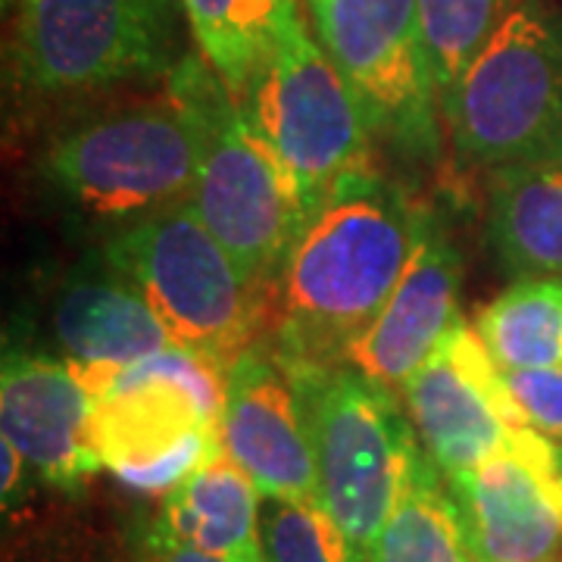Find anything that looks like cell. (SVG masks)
Segmentation results:
<instances>
[{"label": "cell", "instance_id": "cell-1", "mask_svg": "<svg viewBox=\"0 0 562 562\" xmlns=\"http://www.w3.org/2000/svg\"><path fill=\"white\" fill-rule=\"evenodd\" d=\"M419 222L422 213L379 172L344 181L303 225L272 281L279 357L347 362L394 294Z\"/></svg>", "mask_w": 562, "mask_h": 562}, {"label": "cell", "instance_id": "cell-2", "mask_svg": "<svg viewBox=\"0 0 562 562\" xmlns=\"http://www.w3.org/2000/svg\"><path fill=\"white\" fill-rule=\"evenodd\" d=\"M72 369L94 397L91 447L125 487L169 494L225 450V372L201 353L166 347L135 366Z\"/></svg>", "mask_w": 562, "mask_h": 562}, {"label": "cell", "instance_id": "cell-3", "mask_svg": "<svg viewBox=\"0 0 562 562\" xmlns=\"http://www.w3.org/2000/svg\"><path fill=\"white\" fill-rule=\"evenodd\" d=\"M281 362L301 394L316 453V501L366 553L425 457L416 428L397 391L350 362Z\"/></svg>", "mask_w": 562, "mask_h": 562}, {"label": "cell", "instance_id": "cell-4", "mask_svg": "<svg viewBox=\"0 0 562 562\" xmlns=\"http://www.w3.org/2000/svg\"><path fill=\"white\" fill-rule=\"evenodd\" d=\"M172 76L201 122V166L188 201L247 281L272 288L306 225L294 179L210 63L188 57Z\"/></svg>", "mask_w": 562, "mask_h": 562}, {"label": "cell", "instance_id": "cell-5", "mask_svg": "<svg viewBox=\"0 0 562 562\" xmlns=\"http://www.w3.org/2000/svg\"><path fill=\"white\" fill-rule=\"evenodd\" d=\"M469 166L562 162V25L519 0L441 101Z\"/></svg>", "mask_w": 562, "mask_h": 562}, {"label": "cell", "instance_id": "cell-6", "mask_svg": "<svg viewBox=\"0 0 562 562\" xmlns=\"http://www.w3.org/2000/svg\"><path fill=\"white\" fill-rule=\"evenodd\" d=\"M106 266L138 284L176 347L201 353L222 372L254 347L262 291L191 201L128 222L106 244Z\"/></svg>", "mask_w": 562, "mask_h": 562}, {"label": "cell", "instance_id": "cell-7", "mask_svg": "<svg viewBox=\"0 0 562 562\" xmlns=\"http://www.w3.org/2000/svg\"><path fill=\"white\" fill-rule=\"evenodd\" d=\"M238 106L291 172L306 222L344 181L375 172L372 116L325 47L310 38L301 7L284 20Z\"/></svg>", "mask_w": 562, "mask_h": 562}, {"label": "cell", "instance_id": "cell-8", "mask_svg": "<svg viewBox=\"0 0 562 562\" xmlns=\"http://www.w3.org/2000/svg\"><path fill=\"white\" fill-rule=\"evenodd\" d=\"M201 166V122L176 76L166 94L66 132L44 157L47 179L101 220H140L191 198Z\"/></svg>", "mask_w": 562, "mask_h": 562}, {"label": "cell", "instance_id": "cell-9", "mask_svg": "<svg viewBox=\"0 0 562 562\" xmlns=\"http://www.w3.org/2000/svg\"><path fill=\"white\" fill-rule=\"evenodd\" d=\"M179 0H22L13 63L38 94L172 72Z\"/></svg>", "mask_w": 562, "mask_h": 562}, {"label": "cell", "instance_id": "cell-10", "mask_svg": "<svg viewBox=\"0 0 562 562\" xmlns=\"http://www.w3.org/2000/svg\"><path fill=\"white\" fill-rule=\"evenodd\" d=\"M331 63L360 94L379 135L406 154L438 150V88L419 0H306Z\"/></svg>", "mask_w": 562, "mask_h": 562}, {"label": "cell", "instance_id": "cell-11", "mask_svg": "<svg viewBox=\"0 0 562 562\" xmlns=\"http://www.w3.org/2000/svg\"><path fill=\"white\" fill-rule=\"evenodd\" d=\"M401 401L425 457L443 479L482 465L528 428L503 369L462 316L403 382Z\"/></svg>", "mask_w": 562, "mask_h": 562}, {"label": "cell", "instance_id": "cell-12", "mask_svg": "<svg viewBox=\"0 0 562 562\" xmlns=\"http://www.w3.org/2000/svg\"><path fill=\"white\" fill-rule=\"evenodd\" d=\"M447 491L479 562L562 560L560 447L535 428L482 465L450 475Z\"/></svg>", "mask_w": 562, "mask_h": 562}, {"label": "cell", "instance_id": "cell-13", "mask_svg": "<svg viewBox=\"0 0 562 562\" xmlns=\"http://www.w3.org/2000/svg\"><path fill=\"white\" fill-rule=\"evenodd\" d=\"M222 447L254 479L262 497H319L301 394L279 353L254 344L225 369Z\"/></svg>", "mask_w": 562, "mask_h": 562}, {"label": "cell", "instance_id": "cell-14", "mask_svg": "<svg viewBox=\"0 0 562 562\" xmlns=\"http://www.w3.org/2000/svg\"><path fill=\"white\" fill-rule=\"evenodd\" d=\"M94 397L69 362L7 353L0 369L3 438L54 487L76 491L103 469L91 447Z\"/></svg>", "mask_w": 562, "mask_h": 562}, {"label": "cell", "instance_id": "cell-15", "mask_svg": "<svg viewBox=\"0 0 562 562\" xmlns=\"http://www.w3.org/2000/svg\"><path fill=\"white\" fill-rule=\"evenodd\" d=\"M460 319V257L450 238L422 216L419 238L379 319L350 347L347 362L401 394L403 382Z\"/></svg>", "mask_w": 562, "mask_h": 562}, {"label": "cell", "instance_id": "cell-16", "mask_svg": "<svg viewBox=\"0 0 562 562\" xmlns=\"http://www.w3.org/2000/svg\"><path fill=\"white\" fill-rule=\"evenodd\" d=\"M54 331L66 362L91 369L135 366L176 347L138 284L116 269L69 281L54 306Z\"/></svg>", "mask_w": 562, "mask_h": 562}, {"label": "cell", "instance_id": "cell-17", "mask_svg": "<svg viewBox=\"0 0 562 562\" xmlns=\"http://www.w3.org/2000/svg\"><path fill=\"white\" fill-rule=\"evenodd\" d=\"M160 519L181 541L225 562H269L260 487L225 450L166 494Z\"/></svg>", "mask_w": 562, "mask_h": 562}, {"label": "cell", "instance_id": "cell-18", "mask_svg": "<svg viewBox=\"0 0 562 562\" xmlns=\"http://www.w3.org/2000/svg\"><path fill=\"white\" fill-rule=\"evenodd\" d=\"M487 228L503 266L519 279L562 276V162L497 169Z\"/></svg>", "mask_w": 562, "mask_h": 562}, {"label": "cell", "instance_id": "cell-19", "mask_svg": "<svg viewBox=\"0 0 562 562\" xmlns=\"http://www.w3.org/2000/svg\"><path fill=\"white\" fill-rule=\"evenodd\" d=\"M203 60L241 103L297 0H181Z\"/></svg>", "mask_w": 562, "mask_h": 562}, {"label": "cell", "instance_id": "cell-20", "mask_svg": "<svg viewBox=\"0 0 562 562\" xmlns=\"http://www.w3.org/2000/svg\"><path fill=\"white\" fill-rule=\"evenodd\" d=\"M441 469L422 457L403 487L401 501L387 516L375 541L369 543V562H479L465 535L460 506L438 482Z\"/></svg>", "mask_w": 562, "mask_h": 562}, {"label": "cell", "instance_id": "cell-21", "mask_svg": "<svg viewBox=\"0 0 562 562\" xmlns=\"http://www.w3.org/2000/svg\"><path fill=\"white\" fill-rule=\"evenodd\" d=\"M503 372L562 366V276H522L475 319Z\"/></svg>", "mask_w": 562, "mask_h": 562}, {"label": "cell", "instance_id": "cell-22", "mask_svg": "<svg viewBox=\"0 0 562 562\" xmlns=\"http://www.w3.org/2000/svg\"><path fill=\"white\" fill-rule=\"evenodd\" d=\"M519 0H419V20L438 101L475 60Z\"/></svg>", "mask_w": 562, "mask_h": 562}, {"label": "cell", "instance_id": "cell-23", "mask_svg": "<svg viewBox=\"0 0 562 562\" xmlns=\"http://www.w3.org/2000/svg\"><path fill=\"white\" fill-rule=\"evenodd\" d=\"M262 543L269 562H369L316 501L262 497Z\"/></svg>", "mask_w": 562, "mask_h": 562}, {"label": "cell", "instance_id": "cell-24", "mask_svg": "<svg viewBox=\"0 0 562 562\" xmlns=\"http://www.w3.org/2000/svg\"><path fill=\"white\" fill-rule=\"evenodd\" d=\"M516 406L528 428L562 447V366L550 369H513L503 372Z\"/></svg>", "mask_w": 562, "mask_h": 562}, {"label": "cell", "instance_id": "cell-25", "mask_svg": "<svg viewBox=\"0 0 562 562\" xmlns=\"http://www.w3.org/2000/svg\"><path fill=\"white\" fill-rule=\"evenodd\" d=\"M140 562H225L213 553H203L194 543L181 541L169 525L157 519L140 531Z\"/></svg>", "mask_w": 562, "mask_h": 562}, {"label": "cell", "instance_id": "cell-26", "mask_svg": "<svg viewBox=\"0 0 562 562\" xmlns=\"http://www.w3.org/2000/svg\"><path fill=\"white\" fill-rule=\"evenodd\" d=\"M22 465H29L25 457L3 438V501H10V494H16L22 479Z\"/></svg>", "mask_w": 562, "mask_h": 562}, {"label": "cell", "instance_id": "cell-27", "mask_svg": "<svg viewBox=\"0 0 562 562\" xmlns=\"http://www.w3.org/2000/svg\"><path fill=\"white\" fill-rule=\"evenodd\" d=\"M560 460H562V447H560Z\"/></svg>", "mask_w": 562, "mask_h": 562}, {"label": "cell", "instance_id": "cell-28", "mask_svg": "<svg viewBox=\"0 0 562 562\" xmlns=\"http://www.w3.org/2000/svg\"><path fill=\"white\" fill-rule=\"evenodd\" d=\"M557 562H562V560H557Z\"/></svg>", "mask_w": 562, "mask_h": 562}]
</instances>
